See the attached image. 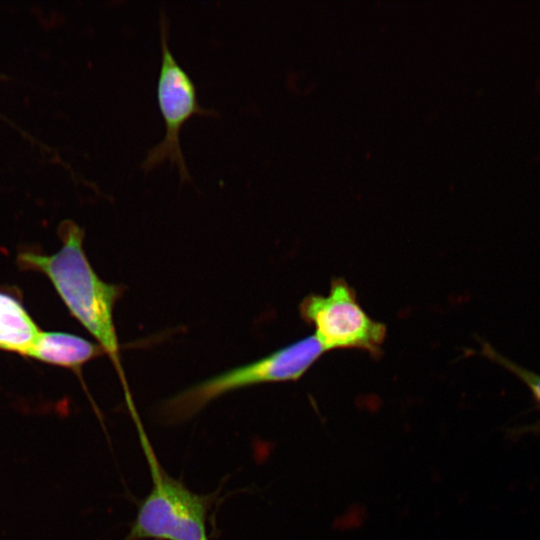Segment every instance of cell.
<instances>
[{"mask_svg":"<svg viewBox=\"0 0 540 540\" xmlns=\"http://www.w3.org/2000/svg\"><path fill=\"white\" fill-rule=\"evenodd\" d=\"M169 25L165 12L160 17L161 67L157 81V102L164 121L165 135L160 143L149 149L141 167L148 172L168 161L175 165L181 182H191L180 145V131L195 115L212 116L213 110L201 107L196 86L178 63L169 47Z\"/></svg>","mask_w":540,"mask_h":540,"instance_id":"obj_5","label":"cell"},{"mask_svg":"<svg viewBox=\"0 0 540 540\" xmlns=\"http://www.w3.org/2000/svg\"><path fill=\"white\" fill-rule=\"evenodd\" d=\"M151 476V490L138 506L123 540H209L208 514L217 493L197 494L159 462L137 409L130 412Z\"/></svg>","mask_w":540,"mask_h":540,"instance_id":"obj_2","label":"cell"},{"mask_svg":"<svg viewBox=\"0 0 540 540\" xmlns=\"http://www.w3.org/2000/svg\"><path fill=\"white\" fill-rule=\"evenodd\" d=\"M104 354L101 346L80 336L41 330L27 358L70 369L81 375L86 363Z\"/></svg>","mask_w":540,"mask_h":540,"instance_id":"obj_6","label":"cell"},{"mask_svg":"<svg viewBox=\"0 0 540 540\" xmlns=\"http://www.w3.org/2000/svg\"><path fill=\"white\" fill-rule=\"evenodd\" d=\"M301 318L314 328L325 352L360 349L374 357L382 353L385 324L371 318L357 301L354 289L335 278L326 295L310 294L299 305Z\"/></svg>","mask_w":540,"mask_h":540,"instance_id":"obj_4","label":"cell"},{"mask_svg":"<svg viewBox=\"0 0 540 540\" xmlns=\"http://www.w3.org/2000/svg\"><path fill=\"white\" fill-rule=\"evenodd\" d=\"M325 353L314 335L252 363L228 370L192 385L163 401L157 416L164 424L185 422L213 400L237 389L267 382L295 381L302 377Z\"/></svg>","mask_w":540,"mask_h":540,"instance_id":"obj_3","label":"cell"},{"mask_svg":"<svg viewBox=\"0 0 540 540\" xmlns=\"http://www.w3.org/2000/svg\"><path fill=\"white\" fill-rule=\"evenodd\" d=\"M61 248L53 254L23 251L17 255L21 270L46 276L71 315L93 336L112 362L124 396H131L121 364L114 324V306L125 287L102 280L91 266L84 248V230L73 221L58 228Z\"/></svg>","mask_w":540,"mask_h":540,"instance_id":"obj_1","label":"cell"},{"mask_svg":"<svg viewBox=\"0 0 540 540\" xmlns=\"http://www.w3.org/2000/svg\"><path fill=\"white\" fill-rule=\"evenodd\" d=\"M481 354L519 379L530 390L540 408V374L503 356L486 342L482 344Z\"/></svg>","mask_w":540,"mask_h":540,"instance_id":"obj_8","label":"cell"},{"mask_svg":"<svg viewBox=\"0 0 540 540\" xmlns=\"http://www.w3.org/2000/svg\"><path fill=\"white\" fill-rule=\"evenodd\" d=\"M535 430L540 431V423H538V424L535 426Z\"/></svg>","mask_w":540,"mask_h":540,"instance_id":"obj_9","label":"cell"},{"mask_svg":"<svg viewBox=\"0 0 540 540\" xmlns=\"http://www.w3.org/2000/svg\"><path fill=\"white\" fill-rule=\"evenodd\" d=\"M40 332L22 303L0 292V350L28 357Z\"/></svg>","mask_w":540,"mask_h":540,"instance_id":"obj_7","label":"cell"}]
</instances>
